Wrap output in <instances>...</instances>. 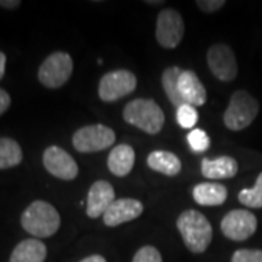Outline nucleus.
Listing matches in <instances>:
<instances>
[{"label":"nucleus","mask_w":262,"mask_h":262,"mask_svg":"<svg viewBox=\"0 0 262 262\" xmlns=\"http://www.w3.org/2000/svg\"><path fill=\"white\" fill-rule=\"evenodd\" d=\"M185 32V25L181 13L175 9H163L158 16L156 39L163 48H177Z\"/></svg>","instance_id":"6e6552de"},{"label":"nucleus","mask_w":262,"mask_h":262,"mask_svg":"<svg viewBox=\"0 0 262 262\" xmlns=\"http://www.w3.org/2000/svg\"><path fill=\"white\" fill-rule=\"evenodd\" d=\"M42 163L44 168L53 177L63 181H73L79 173L76 160L64 149L58 146H50L48 149H46L42 156Z\"/></svg>","instance_id":"9b49d317"},{"label":"nucleus","mask_w":262,"mask_h":262,"mask_svg":"<svg viewBox=\"0 0 262 262\" xmlns=\"http://www.w3.org/2000/svg\"><path fill=\"white\" fill-rule=\"evenodd\" d=\"M46 258L47 246L38 239H27L13 249L10 262H44Z\"/></svg>","instance_id":"a211bd4d"},{"label":"nucleus","mask_w":262,"mask_h":262,"mask_svg":"<svg viewBox=\"0 0 262 262\" xmlns=\"http://www.w3.org/2000/svg\"><path fill=\"white\" fill-rule=\"evenodd\" d=\"M136 153L128 144H118L115 146L110 156H108V169L115 177H127L134 166Z\"/></svg>","instance_id":"dca6fc26"},{"label":"nucleus","mask_w":262,"mask_h":262,"mask_svg":"<svg viewBox=\"0 0 262 262\" xmlns=\"http://www.w3.org/2000/svg\"><path fill=\"white\" fill-rule=\"evenodd\" d=\"M225 5V0H198V2H196V6L201 10L207 12V13H211V12L222 9Z\"/></svg>","instance_id":"bb28decb"},{"label":"nucleus","mask_w":262,"mask_h":262,"mask_svg":"<svg viewBox=\"0 0 262 262\" xmlns=\"http://www.w3.org/2000/svg\"><path fill=\"white\" fill-rule=\"evenodd\" d=\"M192 196L200 206H222L227 198V188L217 182H203L194 187Z\"/></svg>","instance_id":"f3484780"},{"label":"nucleus","mask_w":262,"mask_h":262,"mask_svg":"<svg viewBox=\"0 0 262 262\" xmlns=\"http://www.w3.org/2000/svg\"><path fill=\"white\" fill-rule=\"evenodd\" d=\"M239 166L232 156H219L215 159H203L201 173L208 179H229L237 173Z\"/></svg>","instance_id":"2eb2a0df"},{"label":"nucleus","mask_w":262,"mask_h":262,"mask_svg":"<svg viewBox=\"0 0 262 262\" xmlns=\"http://www.w3.org/2000/svg\"><path fill=\"white\" fill-rule=\"evenodd\" d=\"M256 217L246 210H232L222 220V232L234 242L246 241L256 232Z\"/></svg>","instance_id":"1a4fd4ad"},{"label":"nucleus","mask_w":262,"mask_h":262,"mask_svg":"<svg viewBox=\"0 0 262 262\" xmlns=\"http://www.w3.org/2000/svg\"><path fill=\"white\" fill-rule=\"evenodd\" d=\"M80 262H106V259L103 258L102 255H91V256H86Z\"/></svg>","instance_id":"c756f323"},{"label":"nucleus","mask_w":262,"mask_h":262,"mask_svg":"<svg viewBox=\"0 0 262 262\" xmlns=\"http://www.w3.org/2000/svg\"><path fill=\"white\" fill-rule=\"evenodd\" d=\"M147 165L150 169L160 172L166 177H177L182 165L177 155L166 150H155L147 156Z\"/></svg>","instance_id":"6ab92c4d"},{"label":"nucleus","mask_w":262,"mask_h":262,"mask_svg":"<svg viewBox=\"0 0 262 262\" xmlns=\"http://www.w3.org/2000/svg\"><path fill=\"white\" fill-rule=\"evenodd\" d=\"M144 210V207L139 200L134 198H120L115 200L110 208L106 210V213L102 215L103 223L108 227H115L122 223L131 222L134 219H137L141 215Z\"/></svg>","instance_id":"f8f14e48"},{"label":"nucleus","mask_w":262,"mask_h":262,"mask_svg":"<svg viewBox=\"0 0 262 262\" xmlns=\"http://www.w3.org/2000/svg\"><path fill=\"white\" fill-rule=\"evenodd\" d=\"M22 149L18 141L8 137L0 139V169H9L22 162Z\"/></svg>","instance_id":"412c9836"},{"label":"nucleus","mask_w":262,"mask_h":262,"mask_svg":"<svg viewBox=\"0 0 262 262\" xmlns=\"http://www.w3.org/2000/svg\"><path fill=\"white\" fill-rule=\"evenodd\" d=\"M207 63L211 73L222 82H232L237 76V63L233 50L226 44H214L208 48Z\"/></svg>","instance_id":"9d476101"},{"label":"nucleus","mask_w":262,"mask_h":262,"mask_svg":"<svg viewBox=\"0 0 262 262\" xmlns=\"http://www.w3.org/2000/svg\"><path fill=\"white\" fill-rule=\"evenodd\" d=\"M178 91L184 102L192 106H201L207 101V91L192 70H184L179 76Z\"/></svg>","instance_id":"4468645a"},{"label":"nucleus","mask_w":262,"mask_h":262,"mask_svg":"<svg viewBox=\"0 0 262 262\" xmlns=\"http://www.w3.org/2000/svg\"><path fill=\"white\" fill-rule=\"evenodd\" d=\"M73 73V60L64 51H56L42 61L38 70V79L48 89H58Z\"/></svg>","instance_id":"39448f33"},{"label":"nucleus","mask_w":262,"mask_h":262,"mask_svg":"<svg viewBox=\"0 0 262 262\" xmlns=\"http://www.w3.org/2000/svg\"><path fill=\"white\" fill-rule=\"evenodd\" d=\"M241 204L251 208H262V172L256 178L255 187L251 189H242L237 195Z\"/></svg>","instance_id":"4be33fe9"},{"label":"nucleus","mask_w":262,"mask_h":262,"mask_svg":"<svg viewBox=\"0 0 262 262\" xmlns=\"http://www.w3.org/2000/svg\"><path fill=\"white\" fill-rule=\"evenodd\" d=\"M177 227L184 244L191 252H206L213 239V227L206 215L195 210H187L178 217Z\"/></svg>","instance_id":"f257e3e1"},{"label":"nucleus","mask_w":262,"mask_h":262,"mask_svg":"<svg viewBox=\"0 0 262 262\" xmlns=\"http://www.w3.org/2000/svg\"><path fill=\"white\" fill-rule=\"evenodd\" d=\"M146 3H147V5H153V6H156V5H163L165 2H163V0H147Z\"/></svg>","instance_id":"2f4dec72"},{"label":"nucleus","mask_w":262,"mask_h":262,"mask_svg":"<svg viewBox=\"0 0 262 262\" xmlns=\"http://www.w3.org/2000/svg\"><path fill=\"white\" fill-rule=\"evenodd\" d=\"M0 6L6 9H16L18 6H20V2L19 0H0Z\"/></svg>","instance_id":"c85d7f7f"},{"label":"nucleus","mask_w":262,"mask_h":262,"mask_svg":"<svg viewBox=\"0 0 262 262\" xmlns=\"http://www.w3.org/2000/svg\"><path fill=\"white\" fill-rule=\"evenodd\" d=\"M115 201L114 187L106 181H96L89 189L86 214L91 219H98L106 213V210Z\"/></svg>","instance_id":"ddd939ff"},{"label":"nucleus","mask_w":262,"mask_h":262,"mask_svg":"<svg viewBox=\"0 0 262 262\" xmlns=\"http://www.w3.org/2000/svg\"><path fill=\"white\" fill-rule=\"evenodd\" d=\"M259 113V102L246 91H236L223 115L225 125L232 131L249 127Z\"/></svg>","instance_id":"20e7f679"},{"label":"nucleus","mask_w":262,"mask_h":262,"mask_svg":"<svg viewBox=\"0 0 262 262\" xmlns=\"http://www.w3.org/2000/svg\"><path fill=\"white\" fill-rule=\"evenodd\" d=\"M177 121L182 128H194L196 121H198V113H196L195 106L184 103L179 108H177Z\"/></svg>","instance_id":"5701e85b"},{"label":"nucleus","mask_w":262,"mask_h":262,"mask_svg":"<svg viewBox=\"0 0 262 262\" xmlns=\"http://www.w3.org/2000/svg\"><path fill=\"white\" fill-rule=\"evenodd\" d=\"M232 262H262L261 249H237L232 255Z\"/></svg>","instance_id":"a878e982"},{"label":"nucleus","mask_w":262,"mask_h":262,"mask_svg":"<svg viewBox=\"0 0 262 262\" xmlns=\"http://www.w3.org/2000/svg\"><path fill=\"white\" fill-rule=\"evenodd\" d=\"M133 262H162V255L153 246H143L134 255Z\"/></svg>","instance_id":"393cba45"},{"label":"nucleus","mask_w":262,"mask_h":262,"mask_svg":"<svg viewBox=\"0 0 262 262\" xmlns=\"http://www.w3.org/2000/svg\"><path fill=\"white\" fill-rule=\"evenodd\" d=\"M10 106V96L6 91L0 89V115L8 111V108Z\"/></svg>","instance_id":"cd10ccee"},{"label":"nucleus","mask_w":262,"mask_h":262,"mask_svg":"<svg viewBox=\"0 0 262 262\" xmlns=\"http://www.w3.org/2000/svg\"><path fill=\"white\" fill-rule=\"evenodd\" d=\"M20 223L29 234L35 237H50L58 230L61 219L56 207L50 203L34 201L24 211Z\"/></svg>","instance_id":"f03ea898"},{"label":"nucleus","mask_w":262,"mask_h":262,"mask_svg":"<svg viewBox=\"0 0 262 262\" xmlns=\"http://www.w3.org/2000/svg\"><path fill=\"white\" fill-rule=\"evenodd\" d=\"M122 117L125 122L147 134H158L165 122V114L153 99L137 98L124 106Z\"/></svg>","instance_id":"7ed1b4c3"},{"label":"nucleus","mask_w":262,"mask_h":262,"mask_svg":"<svg viewBox=\"0 0 262 262\" xmlns=\"http://www.w3.org/2000/svg\"><path fill=\"white\" fill-rule=\"evenodd\" d=\"M73 147L80 153H95L108 149L115 143V133L102 124L86 125L73 134Z\"/></svg>","instance_id":"423d86ee"},{"label":"nucleus","mask_w":262,"mask_h":262,"mask_svg":"<svg viewBox=\"0 0 262 262\" xmlns=\"http://www.w3.org/2000/svg\"><path fill=\"white\" fill-rule=\"evenodd\" d=\"M188 144L194 151H206L210 147V137L204 130L195 128L188 134Z\"/></svg>","instance_id":"b1692460"},{"label":"nucleus","mask_w":262,"mask_h":262,"mask_svg":"<svg viewBox=\"0 0 262 262\" xmlns=\"http://www.w3.org/2000/svg\"><path fill=\"white\" fill-rule=\"evenodd\" d=\"M184 70L179 69L177 66H172V67H168L163 75H162V84H163V89H165V94L168 95L169 101L172 102L173 106L179 108L181 105H184V99L181 98L178 91V82H179V76Z\"/></svg>","instance_id":"aec40b11"},{"label":"nucleus","mask_w":262,"mask_h":262,"mask_svg":"<svg viewBox=\"0 0 262 262\" xmlns=\"http://www.w3.org/2000/svg\"><path fill=\"white\" fill-rule=\"evenodd\" d=\"M137 86V77L130 70H113L102 76L99 82L98 94L103 102H115L124 96L134 92Z\"/></svg>","instance_id":"0eeeda50"},{"label":"nucleus","mask_w":262,"mask_h":262,"mask_svg":"<svg viewBox=\"0 0 262 262\" xmlns=\"http://www.w3.org/2000/svg\"><path fill=\"white\" fill-rule=\"evenodd\" d=\"M5 69H6V56H5V53L0 51V80L5 76Z\"/></svg>","instance_id":"7c9ffc66"}]
</instances>
